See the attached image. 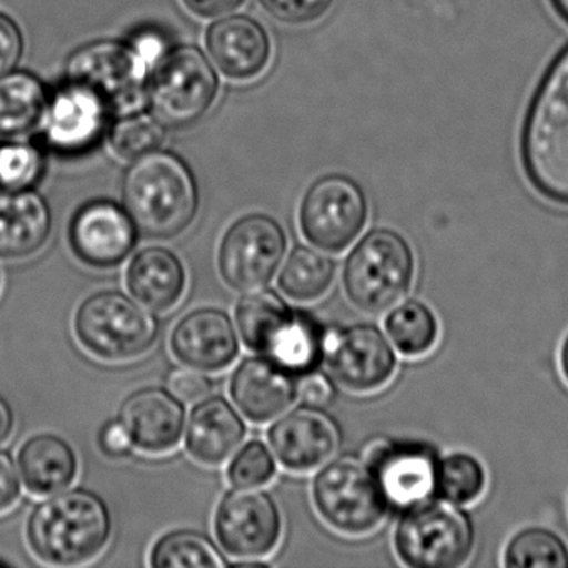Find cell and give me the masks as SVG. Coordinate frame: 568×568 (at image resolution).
<instances>
[{
	"mask_svg": "<svg viewBox=\"0 0 568 568\" xmlns=\"http://www.w3.org/2000/svg\"><path fill=\"white\" fill-rule=\"evenodd\" d=\"M312 500L322 520L348 537L377 530L390 511L371 465L354 455L322 465L312 481Z\"/></svg>",
	"mask_w": 568,
	"mask_h": 568,
	"instance_id": "ba28073f",
	"label": "cell"
},
{
	"mask_svg": "<svg viewBox=\"0 0 568 568\" xmlns=\"http://www.w3.org/2000/svg\"><path fill=\"white\" fill-rule=\"evenodd\" d=\"M165 128L152 114H125L111 125L112 151L125 161H135L161 148Z\"/></svg>",
	"mask_w": 568,
	"mask_h": 568,
	"instance_id": "d6a6232c",
	"label": "cell"
},
{
	"mask_svg": "<svg viewBox=\"0 0 568 568\" xmlns=\"http://www.w3.org/2000/svg\"><path fill=\"white\" fill-rule=\"evenodd\" d=\"M45 172V154L39 145L8 141L0 144V189L28 191Z\"/></svg>",
	"mask_w": 568,
	"mask_h": 568,
	"instance_id": "836d02e7",
	"label": "cell"
},
{
	"mask_svg": "<svg viewBox=\"0 0 568 568\" xmlns=\"http://www.w3.org/2000/svg\"><path fill=\"white\" fill-rule=\"evenodd\" d=\"M558 365H560L561 377L568 385V332L561 341L560 352H558Z\"/></svg>",
	"mask_w": 568,
	"mask_h": 568,
	"instance_id": "f6af8a7d",
	"label": "cell"
},
{
	"mask_svg": "<svg viewBox=\"0 0 568 568\" xmlns=\"http://www.w3.org/2000/svg\"><path fill=\"white\" fill-rule=\"evenodd\" d=\"M49 94L44 82L28 71L0 74V139H14L41 122Z\"/></svg>",
	"mask_w": 568,
	"mask_h": 568,
	"instance_id": "4316f807",
	"label": "cell"
},
{
	"mask_svg": "<svg viewBox=\"0 0 568 568\" xmlns=\"http://www.w3.org/2000/svg\"><path fill=\"white\" fill-rule=\"evenodd\" d=\"M324 364L334 381L352 394L365 395L390 384L398 367L395 347L377 325L325 327Z\"/></svg>",
	"mask_w": 568,
	"mask_h": 568,
	"instance_id": "7c38bea8",
	"label": "cell"
},
{
	"mask_svg": "<svg viewBox=\"0 0 568 568\" xmlns=\"http://www.w3.org/2000/svg\"><path fill=\"white\" fill-rule=\"evenodd\" d=\"M235 325L252 352L304 377L324 364V334L314 317L292 308L277 292H245L235 305Z\"/></svg>",
	"mask_w": 568,
	"mask_h": 568,
	"instance_id": "277c9868",
	"label": "cell"
},
{
	"mask_svg": "<svg viewBox=\"0 0 568 568\" xmlns=\"http://www.w3.org/2000/svg\"><path fill=\"white\" fill-rule=\"evenodd\" d=\"M550 4L558 18L568 24V0H550Z\"/></svg>",
	"mask_w": 568,
	"mask_h": 568,
	"instance_id": "bcb514c9",
	"label": "cell"
},
{
	"mask_svg": "<svg viewBox=\"0 0 568 568\" xmlns=\"http://www.w3.org/2000/svg\"><path fill=\"white\" fill-rule=\"evenodd\" d=\"M149 564L155 568L225 567L227 561L207 535L195 530H174L159 538Z\"/></svg>",
	"mask_w": 568,
	"mask_h": 568,
	"instance_id": "1f68e13d",
	"label": "cell"
},
{
	"mask_svg": "<svg viewBox=\"0 0 568 568\" xmlns=\"http://www.w3.org/2000/svg\"><path fill=\"white\" fill-rule=\"evenodd\" d=\"M99 448L108 457L124 458L129 457L135 447L128 428L119 418H115V420L108 422L99 432Z\"/></svg>",
	"mask_w": 568,
	"mask_h": 568,
	"instance_id": "f35d334b",
	"label": "cell"
},
{
	"mask_svg": "<svg viewBox=\"0 0 568 568\" xmlns=\"http://www.w3.org/2000/svg\"><path fill=\"white\" fill-rule=\"evenodd\" d=\"M475 525L462 505L428 498L404 510L394 530V550L412 568H455L471 557Z\"/></svg>",
	"mask_w": 568,
	"mask_h": 568,
	"instance_id": "8992f818",
	"label": "cell"
},
{
	"mask_svg": "<svg viewBox=\"0 0 568 568\" xmlns=\"http://www.w3.org/2000/svg\"><path fill=\"white\" fill-rule=\"evenodd\" d=\"M118 418L131 434L134 447L144 454H168L184 437V404L165 388H141L129 395L119 408Z\"/></svg>",
	"mask_w": 568,
	"mask_h": 568,
	"instance_id": "ffe728a7",
	"label": "cell"
},
{
	"mask_svg": "<svg viewBox=\"0 0 568 568\" xmlns=\"http://www.w3.org/2000/svg\"><path fill=\"white\" fill-rule=\"evenodd\" d=\"M268 444L282 467L307 474L327 464L341 448L337 420L322 407L302 405L268 428Z\"/></svg>",
	"mask_w": 568,
	"mask_h": 568,
	"instance_id": "ac0fdd59",
	"label": "cell"
},
{
	"mask_svg": "<svg viewBox=\"0 0 568 568\" xmlns=\"http://www.w3.org/2000/svg\"><path fill=\"white\" fill-rule=\"evenodd\" d=\"M185 8L199 18H221L241 8L245 0H182Z\"/></svg>",
	"mask_w": 568,
	"mask_h": 568,
	"instance_id": "7bdbcfd3",
	"label": "cell"
},
{
	"mask_svg": "<svg viewBox=\"0 0 568 568\" xmlns=\"http://www.w3.org/2000/svg\"><path fill=\"white\" fill-rule=\"evenodd\" d=\"M294 374L265 355L247 357L231 377L235 407L254 424H267L295 404L298 384Z\"/></svg>",
	"mask_w": 568,
	"mask_h": 568,
	"instance_id": "44dd1931",
	"label": "cell"
},
{
	"mask_svg": "<svg viewBox=\"0 0 568 568\" xmlns=\"http://www.w3.org/2000/svg\"><path fill=\"white\" fill-rule=\"evenodd\" d=\"M390 510H407L435 497L437 447L422 440L374 442L365 454Z\"/></svg>",
	"mask_w": 568,
	"mask_h": 568,
	"instance_id": "4fadbf2b",
	"label": "cell"
},
{
	"mask_svg": "<svg viewBox=\"0 0 568 568\" xmlns=\"http://www.w3.org/2000/svg\"><path fill=\"white\" fill-rule=\"evenodd\" d=\"M14 427V410H12L11 404L0 395V445H4L11 438Z\"/></svg>",
	"mask_w": 568,
	"mask_h": 568,
	"instance_id": "ee69618b",
	"label": "cell"
},
{
	"mask_svg": "<svg viewBox=\"0 0 568 568\" xmlns=\"http://www.w3.org/2000/svg\"><path fill=\"white\" fill-rule=\"evenodd\" d=\"M504 565L508 568H568V544L558 531L530 525L508 538Z\"/></svg>",
	"mask_w": 568,
	"mask_h": 568,
	"instance_id": "f546056e",
	"label": "cell"
},
{
	"mask_svg": "<svg viewBox=\"0 0 568 568\" xmlns=\"http://www.w3.org/2000/svg\"><path fill=\"white\" fill-rule=\"evenodd\" d=\"M277 474V462L271 448L261 440H251L237 448L227 467V480L234 488H261Z\"/></svg>",
	"mask_w": 568,
	"mask_h": 568,
	"instance_id": "e575fe53",
	"label": "cell"
},
{
	"mask_svg": "<svg viewBox=\"0 0 568 568\" xmlns=\"http://www.w3.org/2000/svg\"><path fill=\"white\" fill-rule=\"evenodd\" d=\"M112 108L92 89L64 81L51 95L41 122L42 144L62 155L92 151L104 138Z\"/></svg>",
	"mask_w": 568,
	"mask_h": 568,
	"instance_id": "2e32d148",
	"label": "cell"
},
{
	"mask_svg": "<svg viewBox=\"0 0 568 568\" xmlns=\"http://www.w3.org/2000/svg\"><path fill=\"white\" fill-rule=\"evenodd\" d=\"M138 242V227L124 205L108 199L82 205L69 225V244L75 257L99 271L119 267Z\"/></svg>",
	"mask_w": 568,
	"mask_h": 568,
	"instance_id": "e0dca14e",
	"label": "cell"
},
{
	"mask_svg": "<svg viewBox=\"0 0 568 568\" xmlns=\"http://www.w3.org/2000/svg\"><path fill=\"white\" fill-rule=\"evenodd\" d=\"M18 464L26 488L38 497H49L71 487L79 471L74 448L55 434L28 438L19 450Z\"/></svg>",
	"mask_w": 568,
	"mask_h": 568,
	"instance_id": "484cf974",
	"label": "cell"
},
{
	"mask_svg": "<svg viewBox=\"0 0 568 568\" xmlns=\"http://www.w3.org/2000/svg\"><path fill=\"white\" fill-rule=\"evenodd\" d=\"M385 334L398 354L420 358L430 354L440 337V324L430 305L417 298L400 301L384 321Z\"/></svg>",
	"mask_w": 568,
	"mask_h": 568,
	"instance_id": "83f0119b",
	"label": "cell"
},
{
	"mask_svg": "<svg viewBox=\"0 0 568 568\" xmlns=\"http://www.w3.org/2000/svg\"><path fill=\"white\" fill-rule=\"evenodd\" d=\"M247 427L224 397H205L192 408L185 430V450L209 467H219L237 452Z\"/></svg>",
	"mask_w": 568,
	"mask_h": 568,
	"instance_id": "cb8c5ba5",
	"label": "cell"
},
{
	"mask_svg": "<svg viewBox=\"0 0 568 568\" xmlns=\"http://www.w3.org/2000/svg\"><path fill=\"white\" fill-rule=\"evenodd\" d=\"M149 69L134 45L98 41L72 52L65 64V81L92 89L115 111L141 98Z\"/></svg>",
	"mask_w": 568,
	"mask_h": 568,
	"instance_id": "9a60e30c",
	"label": "cell"
},
{
	"mask_svg": "<svg viewBox=\"0 0 568 568\" xmlns=\"http://www.w3.org/2000/svg\"><path fill=\"white\" fill-rule=\"evenodd\" d=\"M207 51L227 78H257L271 61L272 45L265 29L247 16L219 19L207 32Z\"/></svg>",
	"mask_w": 568,
	"mask_h": 568,
	"instance_id": "7402d4cb",
	"label": "cell"
},
{
	"mask_svg": "<svg viewBox=\"0 0 568 568\" xmlns=\"http://www.w3.org/2000/svg\"><path fill=\"white\" fill-rule=\"evenodd\" d=\"M28 541L45 564L59 567L85 564L98 557L112 535L105 501L88 488L49 495L29 515Z\"/></svg>",
	"mask_w": 568,
	"mask_h": 568,
	"instance_id": "3957f363",
	"label": "cell"
},
{
	"mask_svg": "<svg viewBox=\"0 0 568 568\" xmlns=\"http://www.w3.org/2000/svg\"><path fill=\"white\" fill-rule=\"evenodd\" d=\"M335 272V262L324 251L298 245L288 254L278 275V287L292 301H318L331 291Z\"/></svg>",
	"mask_w": 568,
	"mask_h": 568,
	"instance_id": "f1b7e54d",
	"label": "cell"
},
{
	"mask_svg": "<svg viewBox=\"0 0 568 568\" xmlns=\"http://www.w3.org/2000/svg\"><path fill=\"white\" fill-rule=\"evenodd\" d=\"M122 202L139 234L169 241L184 234L197 217V182L179 155L154 151L135 159L125 172Z\"/></svg>",
	"mask_w": 568,
	"mask_h": 568,
	"instance_id": "7a4b0ae2",
	"label": "cell"
},
{
	"mask_svg": "<svg viewBox=\"0 0 568 568\" xmlns=\"http://www.w3.org/2000/svg\"><path fill=\"white\" fill-rule=\"evenodd\" d=\"M304 381L298 384V397L307 405L314 407H324L332 400L334 388H332L331 381L325 375L312 372V374L304 375Z\"/></svg>",
	"mask_w": 568,
	"mask_h": 568,
	"instance_id": "60d3db41",
	"label": "cell"
},
{
	"mask_svg": "<svg viewBox=\"0 0 568 568\" xmlns=\"http://www.w3.org/2000/svg\"><path fill=\"white\" fill-rule=\"evenodd\" d=\"M368 221V201L354 179L325 175L305 192L298 222L304 237L314 247L331 254L347 251Z\"/></svg>",
	"mask_w": 568,
	"mask_h": 568,
	"instance_id": "30bf717a",
	"label": "cell"
},
{
	"mask_svg": "<svg viewBox=\"0 0 568 568\" xmlns=\"http://www.w3.org/2000/svg\"><path fill=\"white\" fill-rule=\"evenodd\" d=\"M21 498V477L11 455L0 452V514L11 510Z\"/></svg>",
	"mask_w": 568,
	"mask_h": 568,
	"instance_id": "ab89813d",
	"label": "cell"
},
{
	"mask_svg": "<svg viewBox=\"0 0 568 568\" xmlns=\"http://www.w3.org/2000/svg\"><path fill=\"white\" fill-rule=\"evenodd\" d=\"M125 284L139 304L168 312L181 302L187 274L178 254L165 247H145L129 262Z\"/></svg>",
	"mask_w": 568,
	"mask_h": 568,
	"instance_id": "d4e9b609",
	"label": "cell"
},
{
	"mask_svg": "<svg viewBox=\"0 0 568 568\" xmlns=\"http://www.w3.org/2000/svg\"><path fill=\"white\" fill-rule=\"evenodd\" d=\"M214 528L219 544L229 555L244 561L257 560L277 548L282 515L267 491L237 488L219 501Z\"/></svg>",
	"mask_w": 568,
	"mask_h": 568,
	"instance_id": "5bb4252c",
	"label": "cell"
},
{
	"mask_svg": "<svg viewBox=\"0 0 568 568\" xmlns=\"http://www.w3.org/2000/svg\"><path fill=\"white\" fill-rule=\"evenodd\" d=\"M219 79L201 49L179 45L158 62L145 98L151 114L164 128H189L214 104Z\"/></svg>",
	"mask_w": 568,
	"mask_h": 568,
	"instance_id": "9c48e42d",
	"label": "cell"
},
{
	"mask_svg": "<svg viewBox=\"0 0 568 568\" xmlns=\"http://www.w3.org/2000/svg\"><path fill=\"white\" fill-rule=\"evenodd\" d=\"M417 261L410 242L388 227L371 229L358 239L342 267L348 301L365 314H382L410 292Z\"/></svg>",
	"mask_w": 568,
	"mask_h": 568,
	"instance_id": "5b68a950",
	"label": "cell"
},
{
	"mask_svg": "<svg viewBox=\"0 0 568 568\" xmlns=\"http://www.w3.org/2000/svg\"><path fill=\"white\" fill-rule=\"evenodd\" d=\"M287 234L271 215L248 214L235 221L219 245V272L239 292L267 287L287 252Z\"/></svg>",
	"mask_w": 568,
	"mask_h": 568,
	"instance_id": "8fae6325",
	"label": "cell"
},
{
	"mask_svg": "<svg viewBox=\"0 0 568 568\" xmlns=\"http://www.w3.org/2000/svg\"><path fill=\"white\" fill-rule=\"evenodd\" d=\"M169 385L181 400L191 402V404L207 397L212 390L211 378L204 372L191 367L172 372Z\"/></svg>",
	"mask_w": 568,
	"mask_h": 568,
	"instance_id": "8d00e7d4",
	"label": "cell"
},
{
	"mask_svg": "<svg viewBox=\"0 0 568 568\" xmlns=\"http://www.w3.org/2000/svg\"><path fill=\"white\" fill-rule=\"evenodd\" d=\"M24 52L21 29L9 16L0 12V74L14 71Z\"/></svg>",
	"mask_w": 568,
	"mask_h": 568,
	"instance_id": "74e56055",
	"label": "cell"
},
{
	"mask_svg": "<svg viewBox=\"0 0 568 568\" xmlns=\"http://www.w3.org/2000/svg\"><path fill=\"white\" fill-rule=\"evenodd\" d=\"M135 51L141 54V58L148 62L149 68H155L158 62L168 54L169 44L168 39L161 32L149 29V31L139 32L131 42Z\"/></svg>",
	"mask_w": 568,
	"mask_h": 568,
	"instance_id": "b9f144b4",
	"label": "cell"
},
{
	"mask_svg": "<svg viewBox=\"0 0 568 568\" xmlns=\"http://www.w3.org/2000/svg\"><path fill=\"white\" fill-rule=\"evenodd\" d=\"M79 344L101 361L128 362L148 354L161 327L149 308L121 291L89 295L74 315Z\"/></svg>",
	"mask_w": 568,
	"mask_h": 568,
	"instance_id": "52a82bcc",
	"label": "cell"
},
{
	"mask_svg": "<svg viewBox=\"0 0 568 568\" xmlns=\"http://www.w3.org/2000/svg\"><path fill=\"white\" fill-rule=\"evenodd\" d=\"M171 351L185 367L215 374L231 367L241 352L237 328L224 311L195 308L172 331Z\"/></svg>",
	"mask_w": 568,
	"mask_h": 568,
	"instance_id": "d6986e66",
	"label": "cell"
},
{
	"mask_svg": "<svg viewBox=\"0 0 568 568\" xmlns=\"http://www.w3.org/2000/svg\"><path fill=\"white\" fill-rule=\"evenodd\" d=\"M268 14L288 24L317 21L334 4V0H261Z\"/></svg>",
	"mask_w": 568,
	"mask_h": 568,
	"instance_id": "d590c367",
	"label": "cell"
},
{
	"mask_svg": "<svg viewBox=\"0 0 568 568\" xmlns=\"http://www.w3.org/2000/svg\"><path fill=\"white\" fill-rule=\"evenodd\" d=\"M485 488L487 470L474 454L450 452L438 460L435 497L467 507L480 500Z\"/></svg>",
	"mask_w": 568,
	"mask_h": 568,
	"instance_id": "4dcf8cb0",
	"label": "cell"
},
{
	"mask_svg": "<svg viewBox=\"0 0 568 568\" xmlns=\"http://www.w3.org/2000/svg\"><path fill=\"white\" fill-rule=\"evenodd\" d=\"M520 161L535 192L568 209V44L541 75L525 112Z\"/></svg>",
	"mask_w": 568,
	"mask_h": 568,
	"instance_id": "6da1fadb",
	"label": "cell"
},
{
	"mask_svg": "<svg viewBox=\"0 0 568 568\" xmlns=\"http://www.w3.org/2000/svg\"><path fill=\"white\" fill-rule=\"evenodd\" d=\"M51 231V207L41 194L0 189V258L32 257L48 244Z\"/></svg>",
	"mask_w": 568,
	"mask_h": 568,
	"instance_id": "603a6c76",
	"label": "cell"
}]
</instances>
